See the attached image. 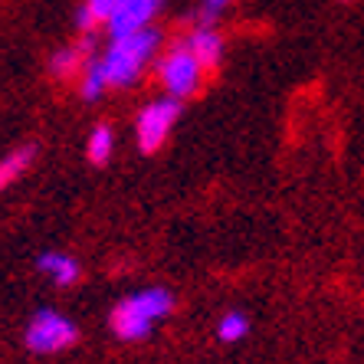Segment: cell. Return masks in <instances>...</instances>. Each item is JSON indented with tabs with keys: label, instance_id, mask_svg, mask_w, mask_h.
I'll list each match as a JSON object with an SVG mask.
<instances>
[{
	"label": "cell",
	"instance_id": "5bb4252c",
	"mask_svg": "<svg viewBox=\"0 0 364 364\" xmlns=\"http://www.w3.org/2000/svg\"><path fill=\"white\" fill-rule=\"evenodd\" d=\"M246 331H250V318L243 312H227L217 322V338L220 341H243Z\"/></svg>",
	"mask_w": 364,
	"mask_h": 364
},
{
	"label": "cell",
	"instance_id": "ba28073f",
	"mask_svg": "<svg viewBox=\"0 0 364 364\" xmlns=\"http://www.w3.org/2000/svg\"><path fill=\"white\" fill-rule=\"evenodd\" d=\"M36 266H40V272L53 286H60V289H69L79 282V263L69 253H43Z\"/></svg>",
	"mask_w": 364,
	"mask_h": 364
},
{
	"label": "cell",
	"instance_id": "277c9868",
	"mask_svg": "<svg viewBox=\"0 0 364 364\" xmlns=\"http://www.w3.org/2000/svg\"><path fill=\"white\" fill-rule=\"evenodd\" d=\"M158 79H161L168 99L184 102L200 89L203 66L191 56V50H187L184 43H178V46H171L161 60H158Z\"/></svg>",
	"mask_w": 364,
	"mask_h": 364
},
{
	"label": "cell",
	"instance_id": "4fadbf2b",
	"mask_svg": "<svg viewBox=\"0 0 364 364\" xmlns=\"http://www.w3.org/2000/svg\"><path fill=\"white\" fill-rule=\"evenodd\" d=\"M105 89H109V82H105V73H102L99 60H89L82 66V79H79V95H82L85 102H95L105 95Z\"/></svg>",
	"mask_w": 364,
	"mask_h": 364
},
{
	"label": "cell",
	"instance_id": "8fae6325",
	"mask_svg": "<svg viewBox=\"0 0 364 364\" xmlns=\"http://www.w3.org/2000/svg\"><path fill=\"white\" fill-rule=\"evenodd\" d=\"M112 7H115V0H85L82 7L76 10V26L82 33H92L95 26L109 23Z\"/></svg>",
	"mask_w": 364,
	"mask_h": 364
},
{
	"label": "cell",
	"instance_id": "9a60e30c",
	"mask_svg": "<svg viewBox=\"0 0 364 364\" xmlns=\"http://www.w3.org/2000/svg\"><path fill=\"white\" fill-rule=\"evenodd\" d=\"M227 4L230 0H203V10H207V17H213V14H220Z\"/></svg>",
	"mask_w": 364,
	"mask_h": 364
},
{
	"label": "cell",
	"instance_id": "52a82bcc",
	"mask_svg": "<svg viewBox=\"0 0 364 364\" xmlns=\"http://www.w3.org/2000/svg\"><path fill=\"white\" fill-rule=\"evenodd\" d=\"M184 46L191 50V56H194L203 69H213L217 63L223 60V36L217 33L210 23H203V26H197V30H191V36L184 40Z\"/></svg>",
	"mask_w": 364,
	"mask_h": 364
},
{
	"label": "cell",
	"instance_id": "7a4b0ae2",
	"mask_svg": "<svg viewBox=\"0 0 364 364\" xmlns=\"http://www.w3.org/2000/svg\"><path fill=\"white\" fill-rule=\"evenodd\" d=\"M171 312H174V296H171L168 289H141V292L122 299L112 309L109 325L122 341H138L161 318H168Z\"/></svg>",
	"mask_w": 364,
	"mask_h": 364
},
{
	"label": "cell",
	"instance_id": "6da1fadb",
	"mask_svg": "<svg viewBox=\"0 0 364 364\" xmlns=\"http://www.w3.org/2000/svg\"><path fill=\"white\" fill-rule=\"evenodd\" d=\"M158 46H161V33L151 30V26L125 36H112V43L99 56V66L105 73L109 89H128L132 82H138V76L158 56Z\"/></svg>",
	"mask_w": 364,
	"mask_h": 364
},
{
	"label": "cell",
	"instance_id": "8992f818",
	"mask_svg": "<svg viewBox=\"0 0 364 364\" xmlns=\"http://www.w3.org/2000/svg\"><path fill=\"white\" fill-rule=\"evenodd\" d=\"M161 0H115L112 7V17H109V33L112 36H125V33H135V30H144L151 23V17L158 14Z\"/></svg>",
	"mask_w": 364,
	"mask_h": 364
},
{
	"label": "cell",
	"instance_id": "5b68a950",
	"mask_svg": "<svg viewBox=\"0 0 364 364\" xmlns=\"http://www.w3.org/2000/svg\"><path fill=\"white\" fill-rule=\"evenodd\" d=\"M181 119V102L178 99H158L148 102L141 112H138L135 122V138L141 151H158L164 141H168L171 128L178 125Z\"/></svg>",
	"mask_w": 364,
	"mask_h": 364
},
{
	"label": "cell",
	"instance_id": "7c38bea8",
	"mask_svg": "<svg viewBox=\"0 0 364 364\" xmlns=\"http://www.w3.org/2000/svg\"><path fill=\"white\" fill-rule=\"evenodd\" d=\"M115 151V132L109 125H95L89 141H85V154H89V161L92 164H105Z\"/></svg>",
	"mask_w": 364,
	"mask_h": 364
},
{
	"label": "cell",
	"instance_id": "3957f363",
	"mask_svg": "<svg viewBox=\"0 0 364 364\" xmlns=\"http://www.w3.org/2000/svg\"><path fill=\"white\" fill-rule=\"evenodd\" d=\"M76 338H79L76 325L69 322L63 312H56V309H40L23 331V345H26V351H33V355L66 351L69 345H76Z\"/></svg>",
	"mask_w": 364,
	"mask_h": 364
},
{
	"label": "cell",
	"instance_id": "9c48e42d",
	"mask_svg": "<svg viewBox=\"0 0 364 364\" xmlns=\"http://www.w3.org/2000/svg\"><path fill=\"white\" fill-rule=\"evenodd\" d=\"M89 50H92V40H85L82 46H63L60 53H53L50 73H53V76H60V79L76 76L79 66H85V53H89Z\"/></svg>",
	"mask_w": 364,
	"mask_h": 364
},
{
	"label": "cell",
	"instance_id": "30bf717a",
	"mask_svg": "<svg viewBox=\"0 0 364 364\" xmlns=\"http://www.w3.org/2000/svg\"><path fill=\"white\" fill-rule=\"evenodd\" d=\"M33 154H36L33 144H23V148H14L10 154L0 158V191H7V187L33 164Z\"/></svg>",
	"mask_w": 364,
	"mask_h": 364
}]
</instances>
